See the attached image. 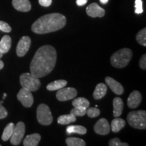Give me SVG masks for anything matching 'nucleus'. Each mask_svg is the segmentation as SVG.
I'll use <instances>...</instances> for the list:
<instances>
[{"instance_id": "1", "label": "nucleus", "mask_w": 146, "mask_h": 146, "mask_svg": "<svg viewBox=\"0 0 146 146\" xmlns=\"http://www.w3.org/2000/svg\"><path fill=\"white\" fill-rule=\"evenodd\" d=\"M56 60V49L52 45H43L38 49L31 60V74L39 78L44 77L54 70Z\"/></svg>"}, {"instance_id": "35", "label": "nucleus", "mask_w": 146, "mask_h": 146, "mask_svg": "<svg viewBox=\"0 0 146 146\" xmlns=\"http://www.w3.org/2000/svg\"><path fill=\"white\" fill-rule=\"evenodd\" d=\"M39 4L43 7H49L52 4V0H39Z\"/></svg>"}, {"instance_id": "41", "label": "nucleus", "mask_w": 146, "mask_h": 146, "mask_svg": "<svg viewBox=\"0 0 146 146\" xmlns=\"http://www.w3.org/2000/svg\"><path fill=\"white\" fill-rule=\"evenodd\" d=\"M0 146H1V144H0Z\"/></svg>"}, {"instance_id": "30", "label": "nucleus", "mask_w": 146, "mask_h": 146, "mask_svg": "<svg viewBox=\"0 0 146 146\" xmlns=\"http://www.w3.org/2000/svg\"><path fill=\"white\" fill-rule=\"evenodd\" d=\"M110 146H129V145L127 143H123L120 141V139L117 137L112 139L109 141Z\"/></svg>"}, {"instance_id": "25", "label": "nucleus", "mask_w": 146, "mask_h": 146, "mask_svg": "<svg viewBox=\"0 0 146 146\" xmlns=\"http://www.w3.org/2000/svg\"><path fill=\"white\" fill-rule=\"evenodd\" d=\"M14 127H15L14 124L13 123H10L5 127L2 135H1V139L3 141H7L10 139L12 133H13Z\"/></svg>"}, {"instance_id": "39", "label": "nucleus", "mask_w": 146, "mask_h": 146, "mask_svg": "<svg viewBox=\"0 0 146 146\" xmlns=\"http://www.w3.org/2000/svg\"><path fill=\"white\" fill-rule=\"evenodd\" d=\"M2 56H3V54L1 52H0V59H1V58H2Z\"/></svg>"}, {"instance_id": "32", "label": "nucleus", "mask_w": 146, "mask_h": 146, "mask_svg": "<svg viewBox=\"0 0 146 146\" xmlns=\"http://www.w3.org/2000/svg\"><path fill=\"white\" fill-rule=\"evenodd\" d=\"M0 31L5 33H10L12 31V28L7 23L0 21Z\"/></svg>"}, {"instance_id": "12", "label": "nucleus", "mask_w": 146, "mask_h": 146, "mask_svg": "<svg viewBox=\"0 0 146 146\" xmlns=\"http://www.w3.org/2000/svg\"><path fill=\"white\" fill-rule=\"evenodd\" d=\"M86 12L87 15L92 18H101L105 15L104 9L101 8L96 3H92L89 5L86 8Z\"/></svg>"}, {"instance_id": "31", "label": "nucleus", "mask_w": 146, "mask_h": 146, "mask_svg": "<svg viewBox=\"0 0 146 146\" xmlns=\"http://www.w3.org/2000/svg\"><path fill=\"white\" fill-rule=\"evenodd\" d=\"M135 12L136 14H141L143 12V2H142V0H135Z\"/></svg>"}, {"instance_id": "8", "label": "nucleus", "mask_w": 146, "mask_h": 146, "mask_svg": "<svg viewBox=\"0 0 146 146\" xmlns=\"http://www.w3.org/2000/svg\"><path fill=\"white\" fill-rule=\"evenodd\" d=\"M77 95V91L76 89L72 87H66L58 89L56 94V98L60 102L68 101L74 99Z\"/></svg>"}, {"instance_id": "27", "label": "nucleus", "mask_w": 146, "mask_h": 146, "mask_svg": "<svg viewBox=\"0 0 146 146\" xmlns=\"http://www.w3.org/2000/svg\"><path fill=\"white\" fill-rule=\"evenodd\" d=\"M137 41L142 46H146V29H141L136 35Z\"/></svg>"}, {"instance_id": "10", "label": "nucleus", "mask_w": 146, "mask_h": 146, "mask_svg": "<svg viewBox=\"0 0 146 146\" xmlns=\"http://www.w3.org/2000/svg\"><path fill=\"white\" fill-rule=\"evenodd\" d=\"M31 44V39L29 36H24L20 39L16 47V54L18 57H23L29 52Z\"/></svg>"}, {"instance_id": "23", "label": "nucleus", "mask_w": 146, "mask_h": 146, "mask_svg": "<svg viewBox=\"0 0 146 146\" xmlns=\"http://www.w3.org/2000/svg\"><path fill=\"white\" fill-rule=\"evenodd\" d=\"M72 104L74 107L81 108L87 109L90 106L89 100L84 98H78L73 100Z\"/></svg>"}, {"instance_id": "16", "label": "nucleus", "mask_w": 146, "mask_h": 146, "mask_svg": "<svg viewBox=\"0 0 146 146\" xmlns=\"http://www.w3.org/2000/svg\"><path fill=\"white\" fill-rule=\"evenodd\" d=\"M41 138V135L38 133L29 135L25 138L23 145L25 146H36L39 145Z\"/></svg>"}, {"instance_id": "19", "label": "nucleus", "mask_w": 146, "mask_h": 146, "mask_svg": "<svg viewBox=\"0 0 146 146\" xmlns=\"http://www.w3.org/2000/svg\"><path fill=\"white\" fill-rule=\"evenodd\" d=\"M12 46V39L9 35H4L0 41V52L6 54L10 51Z\"/></svg>"}, {"instance_id": "21", "label": "nucleus", "mask_w": 146, "mask_h": 146, "mask_svg": "<svg viewBox=\"0 0 146 146\" xmlns=\"http://www.w3.org/2000/svg\"><path fill=\"white\" fill-rule=\"evenodd\" d=\"M67 84H68V82L66 80H57V81H53L52 83H49L47 86V89L49 91L58 90V89H62L66 86Z\"/></svg>"}, {"instance_id": "4", "label": "nucleus", "mask_w": 146, "mask_h": 146, "mask_svg": "<svg viewBox=\"0 0 146 146\" xmlns=\"http://www.w3.org/2000/svg\"><path fill=\"white\" fill-rule=\"evenodd\" d=\"M127 122L131 127L137 129H146V112L145 110L132 111L127 115Z\"/></svg>"}, {"instance_id": "29", "label": "nucleus", "mask_w": 146, "mask_h": 146, "mask_svg": "<svg viewBox=\"0 0 146 146\" xmlns=\"http://www.w3.org/2000/svg\"><path fill=\"white\" fill-rule=\"evenodd\" d=\"M86 114L90 118L98 117L100 114V110L97 108H88L87 109Z\"/></svg>"}, {"instance_id": "22", "label": "nucleus", "mask_w": 146, "mask_h": 146, "mask_svg": "<svg viewBox=\"0 0 146 146\" xmlns=\"http://www.w3.org/2000/svg\"><path fill=\"white\" fill-rule=\"evenodd\" d=\"M66 132L68 134L77 133L80 135H85L87 133V129L81 125H71L66 128Z\"/></svg>"}, {"instance_id": "3", "label": "nucleus", "mask_w": 146, "mask_h": 146, "mask_svg": "<svg viewBox=\"0 0 146 146\" xmlns=\"http://www.w3.org/2000/svg\"><path fill=\"white\" fill-rule=\"evenodd\" d=\"M133 57V53L130 49L123 48L114 53L110 58V62L115 68H122L129 64Z\"/></svg>"}, {"instance_id": "34", "label": "nucleus", "mask_w": 146, "mask_h": 146, "mask_svg": "<svg viewBox=\"0 0 146 146\" xmlns=\"http://www.w3.org/2000/svg\"><path fill=\"white\" fill-rule=\"evenodd\" d=\"M139 66L141 69L145 70L146 69V55L143 54L139 60Z\"/></svg>"}, {"instance_id": "18", "label": "nucleus", "mask_w": 146, "mask_h": 146, "mask_svg": "<svg viewBox=\"0 0 146 146\" xmlns=\"http://www.w3.org/2000/svg\"><path fill=\"white\" fill-rule=\"evenodd\" d=\"M107 93V86L104 83H98L93 94V97L96 100H100L103 98Z\"/></svg>"}, {"instance_id": "17", "label": "nucleus", "mask_w": 146, "mask_h": 146, "mask_svg": "<svg viewBox=\"0 0 146 146\" xmlns=\"http://www.w3.org/2000/svg\"><path fill=\"white\" fill-rule=\"evenodd\" d=\"M113 115L114 117H118L122 114L124 108L123 100L120 98H115L113 100Z\"/></svg>"}, {"instance_id": "40", "label": "nucleus", "mask_w": 146, "mask_h": 146, "mask_svg": "<svg viewBox=\"0 0 146 146\" xmlns=\"http://www.w3.org/2000/svg\"><path fill=\"white\" fill-rule=\"evenodd\" d=\"M7 96V94H3V99H4V98H5V97H6Z\"/></svg>"}, {"instance_id": "33", "label": "nucleus", "mask_w": 146, "mask_h": 146, "mask_svg": "<svg viewBox=\"0 0 146 146\" xmlns=\"http://www.w3.org/2000/svg\"><path fill=\"white\" fill-rule=\"evenodd\" d=\"M8 116V111L2 106V104L0 102V119H3Z\"/></svg>"}, {"instance_id": "9", "label": "nucleus", "mask_w": 146, "mask_h": 146, "mask_svg": "<svg viewBox=\"0 0 146 146\" xmlns=\"http://www.w3.org/2000/svg\"><path fill=\"white\" fill-rule=\"evenodd\" d=\"M17 98L21 102L23 106L26 108L31 107L33 104L34 98L31 94V91L23 87L18 93Z\"/></svg>"}, {"instance_id": "37", "label": "nucleus", "mask_w": 146, "mask_h": 146, "mask_svg": "<svg viewBox=\"0 0 146 146\" xmlns=\"http://www.w3.org/2000/svg\"><path fill=\"white\" fill-rule=\"evenodd\" d=\"M3 66H4V64H3V62L0 60V70H1V69L3 68Z\"/></svg>"}, {"instance_id": "6", "label": "nucleus", "mask_w": 146, "mask_h": 146, "mask_svg": "<svg viewBox=\"0 0 146 146\" xmlns=\"http://www.w3.org/2000/svg\"><path fill=\"white\" fill-rule=\"evenodd\" d=\"M36 118L39 124L42 125H50L53 122V116L50 108L45 104H41L36 110Z\"/></svg>"}, {"instance_id": "13", "label": "nucleus", "mask_w": 146, "mask_h": 146, "mask_svg": "<svg viewBox=\"0 0 146 146\" xmlns=\"http://www.w3.org/2000/svg\"><path fill=\"white\" fill-rule=\"evenodd\" d=\"M142 97L139 91H133L129 95L127 99V106L129 108L134 109L137 108L141 102Z\"/></svg>"}, {"instance_id": "38", "label": "nucleus", "mask_w": 146, "mask_h": 146, "mask_svg": "<svg viewBox=\"0 0 146 146\" xmlns=\"http://www.w3.org/2000/svg\"><path fill=\"white\" fill-rule=\"evenodd\" d=\"M100 2H101L102 4H106V3H108V0H100Z\"/></svg>"}, {"instance_id": "15", "label": "nucleus", "mask_w": 146, "mask_h": 146, "mask_svg": "<svg viewBox=\"0 0 146 146\" xmlns=\"http://www.w3.org/2000/svg\"><path fill=\"white\" fill-rule=\"evenodd\" d=\"M12 5L20 12H27L31 10V4L29 0H12Z\"/></svg>"}, {"instance_id": "5", "label": "nucleus", "mask_w": 146, "mask_h": 146, "mask_svg": "<svg viewBox=\"0 0 146 146\" xmlns=\"http://www.w3.org/2000/svg\"><path fill=\"white\" fill-rule=\"evenodd\" d=\"M20 82L23 88L28 89L30 91H36L41 87V81L39 78L35 77L29 72L22 74L20 76Z\"/></svg>"}, {"instance_id": "20", "label": "nucleus", "mask_w": 146, "mask_h": 146, "mask_svg": "<svg viewBox=\"0 0 146 146\" xmlns=\"http://www.w3.org/2000/svg\"><path fill=\"white\" fill-rule=\"evenodd\" d=\"M125 125L126 122L125 120L116 117L112 121L111 129L114 133H118L121 129H123L125 127Z\"/></svg>"}, {"instance_id": "14", "label": "nucleus", "mask_w": 146, "mask_h": 146, "mask_svg": "<svg viewBox=\"0 0 146 146\" xmlns=\"http://www.w3.org/2000/svg\"><path fill=\"white\" fill-rule=\"evenodd\" d=\"M105 81L106 85L115 94L120 96V95H122L124 93V88L122 84H120L119 82L116 81L113 78L106 76L105 78Z\"/></svg>"}, {"instance_id": "24", "label": "nucleus", "mask_w": 146, "mask_h": 146, "mask_svg": "<svg viewBox=\"0 0 146 146\" xmlns=\"http://www.w3.org/2000/svg\"><path fill=\"white\" fill-rule=\"evenodd\" d=\"M76 121V116H73L71 114L61 115L58 118V123L60 125H68L71 123H74Z\"/></svg>"}, {"instance_id": "26", "label": "nucleus", "mask_w": 146, "mask_h": 146, "mask_svg": "<svg viewBox=\"0 0 146 146\" xmlns=\"http://www.w3.org/2000/svg\"><path fill=\"white\" fill-rule=\"evenodd\" d=\"M66 143L68 146H85L86 143L84 140L77 137H68L66 139Z\"/></svg>"}, {"instance_id": "7", "label": "nucleus", "mask_w": 146, "mask_h": 146, "mask_svg": "<svg viewBox=\"0 0 146 146\" xmlns=\"http://www.w3.org/2000/svg\"><path fill=\"white\" fill-rule=\"evenodd\" d=\"M25 133V125L23 122H18L14 127L13 133L10 137V143L13 145H18L21 143Z\"/></svg>"}, {"instance_id": "11", "label": "nucleus", "mask_w": 146, "mask_h": 146, "mask_svg": "<svg viewBox=\"0 0 146 146\" xmlns=\"http://www.w3.org/2000/svg\"><path fill=\"white\" fill-rule=\"evenodd\" d=\"M94 131L97 134L106 135L110 132V126L106 118H100L94 126Z\"/></svg>"}, {"instance_id": "2", "label": "nucleus", "mask_w": 146, "mask_h": 146, "mask_svg": "<svg viewBox=\"0 0 146 146\" xmlns=\"http://www.w3.org/2000/svg\"><path fill=\"white\" fill-rule=\"evenodd\" d=\"M66 18L60 13H52L44 15L32 25V31L36 34H46L57 31L65 27Z\"/></svg>"}, {"instance_id": "36", "label": "nucleus", "mask_w": 146, "mask_h": 146, "mask_svg": "<svg viewBox=\"0 0 146 146\" xmlns=\"http://www.w3.org/2000/svg\"><path fill=\"white\" fill-rule=\"evenodd\" d=\"M88 0H76V4L78 6H83V5H85L87 2Z\"/></svg>"}, {"instance_id": "28", "label": "nucleus", "mask_w": 146, "mask_h": 146, "mask_svg": "<svg viewBox=\"0 0 146 146\" xmlns=\"http://www.w3.org/2000/svg\"><path fill=\"white\" fill-rule=\"evenodd\" d=\"M87 109L81 108L74 107V108L71 110L70 114L74 116H83L86 114Z\"/></svg>"}]
</instances>
